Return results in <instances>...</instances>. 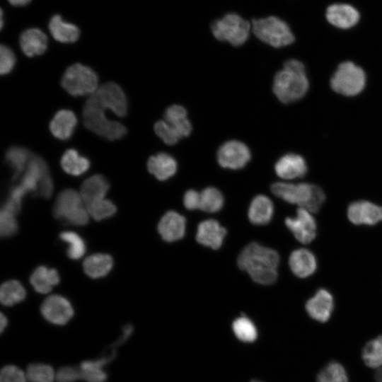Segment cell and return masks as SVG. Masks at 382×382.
<instances>
[{
    "instance_id": "19",
    "label": "cell",
    "mask_w": 382,
    "mask_h": 382,
    "mask_svg": "<svg viewBox=\"0 0 382 382\" xmlns=\"http://www.w3.org/2000/svg\"><path fill=\"white\" fill-rule=\"evenodd\" d=\"M185 225L186 221L184 216L176 212L169 211L161 219L158 231L164 241L173 242L184 236Z\"/></svg>"
},
{
    "instance_id": "48",
    "label": "cell",
    "mask_w": 382,
    "mask_h": 382,
    "mask_svg": "<svg viewBox=\"0 0 382 382\" xmlns=\"http://www.w3.org/2000/svg\"><path fill=\"white\" fill-rule=\"evenodd\" d=\"M7 325V318L6 316L1 313V318H0V330L1 332H4V329L6 328Z\"/></svg>"
},
{
    "instance_id": "25",
    "label": "cell",
    "mask_w": 382,
    "mask_h": 382,
    "mask_svg": "<svg viewBox=\"0 0 382 382\" xmlns=\"http://www.w3.org/2000/svg\"><path fill=\"white\" fill-rule=\"evenodd\" d=\"M147 168L158 180H165L175 173L177 162L172 156L166 153H158L149 158Z\"/></svg>"
},
{
    "instance_id": "6",
    "label": "cell",
    "mask_w": 382,
    "mask_h": 382,
    "mask_svg": "<svg viewBox=\"0 0 382 382\" xmlns=\"http://www.w3.org/2000/svg\"><path fill=\"white\" fill-rule=\"evenodd\" d=\"M251 28L260 40L276 48L288 46L294 41L289 26L276 16L253 19Z\"/></svg>"
},
{
    "instance_id": "13",
    "label": "cell",
    "mask_w": 382,
    "mask_h": 382,
    "mask_svg": "<svg viewBox=\"0 0 382 382\" xmlns=\"http://www.w3.org/2000/svg\"><path fill=\"white\" fill-rule=\"evenodd\" d=\"M43 317L50 323L63 325L73 316L74 311L69 301L63 296L52 295L47 298L40 308Z\"/></svg>"
},
{
    "instance_id": "26",
    "label": "cell",
    "mask_w": 382,
    "mask_h": 382,
    "mask_svg": "<svg viewBox=\"0 0 382 382\" xmlns=\"http://www.w3.org/2000/svg\"><path fill=\"white\" fill-rule=\"evenodd\" d=\"M274 207L270 199L263 195H259L252 200L249 210L248 219L255 225H265L272 218Z\"/></svg>"
},
{
    "instance_id": "49",
    "label": "cell",
    "mask_w": 382,
    "mask_h": 382,
    "mask_svg": "<svg viewBox=\"0 0 382 382\" xmlns=\"http://www.w3.org/2000/svg\"><path fill=\"white\" fill-rule=\"evenodd\" d=\"M8 1L14 6H25L28 4L30 0H8Z\"/></svg>"
},
{
    "instance_id": "15",
    "label": "cell",
    "mask_w": 382,
    "mask_h": 382,
    "mask_svg": "<svg viewBox=\"0 0 382 382\" xmlns=\"http://www.w3.org/2000/svg\"><path fill=\"white\" fill-rule=\"evenodd\" d=\"M327 21L333 26L340 29H349L359 21V13L347 4H334L329 6L325 12Z\"/></svg>"
},
{
    "instance_id": "16",
    "label": "cell",
    "mask_w": 382,
    "mask_h": 382,
    "mask_svg": "<svg viewBox=\"0 0 382 382\" xmlns=\"http://www.w3.org/2000/svg\"><path fill=\"white\" fill-rule=\"evenodd\" d=\"M308 167L304 158L297 154L289 153L282 156L274 165L276 174L281 178L292 180L303 177Z\"/></svg>"
},
{
    "instance_id": "17",
    "label": "cell",
    "mask_w": 382,
    "mask_h": 382,
    "mask_svg": "<svg viewBox=\"0 0 382 382\" xmlns=\"http://www.w3.org/2000/svg\"><path fill=\"white\" fill-rule=\"evenodd\" d=\"M334 301L332 294L325 289H319L306 303L308 315L321 323L329 320L333 311Z\"/></svg>"
},
{
    "instance_id": "9",
    "label": "cell",
    "mask_w": 382,
    "mask_h": 382,
    "mask_svg": "<svg viewBox=\"0 0 382 382\" xmlns=\"http://www.w3.org/2000/svg\"><path fill=\"white\" fill-rule=\"evenodd\" d=\"M251 25L236 13H228L213 22L212 32L218 40L227 41L233 46L244 44L249 37Z\"/></svg>"
},
{
    "instance_id": "47",
    "label": "cell",
    "mask_w": 382,
    "mask_h": 382,
    "mask_svg": "<svg viewBox=\"0 0 382 382\" xmlns=\"http://www.w3.org/2000/svg\"><path fill=\"white\" fill-rule=\"evenodd\" d=\"M199 195L200 193L194 190H187L183 197V203L186 209L192 210L199 207Z\"/></svg>"
},
{
    "instance_id": "2",
    "label": "cell",
    "mask_w": 382,
    "mask_h": 382,
    "mask_svg": "<svg viewBox=\"0 0 382 382\" xmlns=\"http://www.w3.org/2000/svg\"><path fill=\"white\" fill-rule=\"evenodd\" d=\"M309 89V81L304 64L299 60H286L283 69L276 73L272 90L282 103L296 102L305 96Z\"/></svg>"
},
{
    "instance_id": "46",
    "label": "cell",
    "mask_w": 382,
    "mask_h": 382,
    "mask_svg": "<svg viewBox=\"0 0 382 382\" xmlns=\"http://www.w3.org/2000/svg\"><path fill=\"white\" fill-rule=\"evenodd\" d=\"M79 380H81L79 368L64 366L56 373L57 382H75Z\"/></svg>"
},
{
    "instance_id": "32",
    "label": "cell",
    "mask_w": 382,
    "mask_h": 382,
    "mask_svg": "<svg viewBox=\"0 0 382 382\" xmlns=\"http://www.w3.org/2000/svg\"><path fill=\"white\" fill-rule=\"evenodd\" d=\"M62 169L68 174L80 175L85 173L90 166L88 158L81 156L75 149H68L61 159Z\"/></svg>"
},
{
    "instance_id": "8",
    "label": "cell",
    "mask_w": 382,
    "mask_h": 382,
    "mask_svg": "<svg viewBox=\"0 0 382 382\" xmlns=\"http://www.w3.org/2000/svg\"><path fill=\"white\" fill-rule=\"evenodd\" d=\"M79 193L72 189L62 191L57 197L53 213L56 218L76 226H84L88 221L87 208L83 207Z\"/></svg>"
},
{
    "instance_id": "34",
    "label": "cell",
    "mask_w": 382,
    "mask_h": 382,
    "mask_svg": "<svg viewBox=\"0 0 382 382\" xmlns=\"http://www.w3.org/2000/svg\"><path fill=\"white\" fill-rule=\"evenodd\" d=\"M25 297V291L17 280H10L1 285L0 300L3 305L11 306L22 301Z\"/></svg>"
},
{
    "instance_id": "27",
    "label": "cell",
    "mask_w": 382,
    "mask_h": 382,
    "mask_svg": "<svg viewBox=\"0 0 382 382\" xmlns=\"http://www.w3.org/2000/svg\"><path fill=\"white\" fill-rule=\"evenodd\" d=\"M187 115L186 109L180 105H173L164 112V120L175 129L181 138L188 137L192 132V124Z\"/></svg>"
},
{
    "instance_id": "22",
    "label": "cell",
    "mask_w": 382,
    "mask_h": 382,
    "mask_svg": "<svg viewBox=\"0 0 382 382\" xmlns=\"http://www.w3.org/2000/svg\"><path fill=\"white\" fill-rule=\"evenodd\" d=\"M109 186L108 180L101 175H94L86 179L83 183L80 192L86 206L104 199Z\"/></svg>"
},
{
    "instance_id": "20",
    "label": "cell",
    "mask_w": 382,
    "mask_h": 382,
    "mask_svg": "<svg viewBox=\"0 0 382 382\" xmlns=\"http://www.w3.org/2000/svg\"><path fill=\"white\" fill-rule=\"evenodd\" d=\"M226 234V230L218 221L208 219L201 222L196 234L197 241L212 249L219 248Z\"/></svg>"
},
{
    "instance_id": "5",
    "label": "cell",
    "mask_w": 382,
    "mask_h": 382,
    "mask_svg": "<svg viewBox=\"0 0 382 382\" xmlns=\"http://www.w3.org/2000/svg\"><path fill=\"white\" fill-rule=\"evenodd\" d=\"M366 76L364 69L352 62L340 63L332 74L330 84L337 93L347 97L356 96L364 89Z\"/></svg>"
},
{
    "instance_id": "14",
    "label": "cell",
    "mask_w": 382,
    "mask_h": 382,
    "mask_svg": "<svg viewBox=\"0 0 382 382\" xmlns=\"http://www.w3.org/2000/svg\"><path fill=\"white\" fill-rule=\"evenodd\" d=\"M347 217L356 225H374L382 221V207L369 201H356L349 205Z\"/></svg>"
},
{
    "instance_id": "4",
    "label": "cell",
    "mask_w": 382,
    "mask_h": 382,
    "mask_svg": "<svg viewBox=\"0 0 382 382\" xmlns=\"http://www.w3.org/2000/svg\"><path fill=\"white\" fill-rule=\"evenodd\" d=\"M271 191L283 200L296 204L311 213L318 212L325 199L321 187L307 183L294 184L278 182L272 185Z\"/></svg>"
},
{
    "instance_id": "24",
    "label": "cell",
    "mask_w": 382,
    "mask_h": 382,
    "mask_svg": "<svg viewBox=\"0 0 382 382\" xmlns=\"http://www.w3.org/2000/svg\"><path fill=\"white\" fill-rule=\"evenodd\" d=\"M77 120L74 113L69 110L58 111L50 124L51 133L57 139H69L75 129Z\"/></svg>"
},
{
    "instance_id": "10",
    "label": "cell",
    "mask_w": 382,
    "mask_h": 382,
    "mask_svg": "<svg viewBox=\"0 0 382 382\" xmlns=\"http://www.w3.org/2000/svg\"><path fill=\"white\" fill-rule=\"evenodd\" d=\"M98 82L96 72L81 64L70 66L62 79V87L73 96L93 94L98 88Z\"/></svg>"
},
{
    "instance_id": "37",
    "label": "cell",
    "mask_w": 382,
    "mask_h": 382,
    "mask_svg": "<svg viewBox=\"0 0 382 382\" xmlns=\"http://www.w3.org/2000/svg\"><path fill=\"white\" fill-rule=\"evenodd\" d=\"M25 375L29 382H54L56 380V374L53 368L45 364L28 365Z\"/></svg>"
},
{
    "instance_id": "33",
    "label": "cell",
    "mask_w": 382,
    "mask_h": 382,
    "mask_svg": "<svg viewBox=\"0 0 382 382\" xmlns=\"http://www.w3.org/2000/svg\"><path fill=\"white\" fill-rule=\"evenodd\" d=\"M30 151L24 147L12 146L6 153V161L13 170V179L25 171L31 157Z\"/></svg>"
},
{
    "instance_id": "1",
    "label": "cell",
    "mask_w": 382,
    "mask_h": 382,
    "mask_svg": "<svg viewBox=\"0 0 382 382\" xmlns=\"http://www.w3.org/2000/svg\"><path fill=\"white\" fill-rule=\"evenodd\" d=\"M279 256L277 251L257 243L247 245L239 254L238 266L256 283L268 285L277 279Z\"/></svg>"
},
{
    "instance_id": "38",
    "label": "cell",
    "mask_w": 382,
    "mask_h": 382,
    "mask_svg": "<svg viewBox=\"0 0 382 382\" xmlns=\"http://www.w3.org/2000/svg\"><path fill=\"white\" fill-rule=\"evenodd\" d=\"M318 382H348L344 367L332 361L326 365L318 374Z\"/></svg>"
},
{
    "instance_id": "39",
    "label": "cell",
    "mask_w": 382,
    "mask_h": 382,
    "mask_svg": "<svg viewBox=\"0 0 382 382\" xmlns=\"http://www.w3.org/2000/svg\"><path fill=\"white\" fill-rule=\"evenodd\" d=\"M236 336L244 342H253L257 337V330L250 320L245 317L237 318L233 323Z\"/></svg>"
},
{
    "instance_id": "44",
    "label": "cell",
    "mask_w": 382,
    "mask_h": 382,
    "mask_svg": "<svg viewBox=\"0 0 382 382\" xmlns=\"http://www.w3.org/2000/svg\"><path fill=\"white\" fill-rule=\"evenodd\" d=\"M25 372L14 365H7L2 368L0 382H26Z\"/></svg>"
},
{
    "instance_id": "28",
    "label": "cell",
    "mask_w": 382,
    "mask_h": 382,
    "mask_svg": "<svg viewBox=\"0 0 382 382\" xmlns=\"http://www.w3.org/2000/svg\"><path fill=\"white\" fill-rule=\"evenodd\" d=\"M49 29L56 40L64 43L76 41L80 33L75 25L64 22L59 15H55L52 18Z\"/></svg>"
},
{
    "instance_id": "36",
    "label": "cell",
    "mask_w": 382,
    "mask_h": 382,
    "mask_svg": "<svg viewBox=\"0 0 382 382\" xmlns=\"http://www.w3.org/2000/svg\"><path fill=\"white\" fill-rule=\"evenodd\" d=\"M362 358L369 367L382 366V335L366 343L363 349Z\"/></svg>"
},
{
    "instance_id": "29",
    "label": "cell",
    "mask_w": 382,
    "mask_h": 382,
    "mask_svg": "<svg viewBox=\"0 0 382 382\" xmlns=\"http://www.w3.org/2000/svg\"><path fill=\"white\" fill-rule=\"evenodd\" d=\"M59 282V277L56 270L46 267H38L30 277V283L35 290L40 294L51 291L53 286Z\"/></svg>"
},
{
    "instance_id": "50",
    "label": "cell",
    "mask_w": 382,
    "mask_h": 382,
    "mask_svg": "<svg viewBox=\"0 0 382 382\" xmlns=\"http://www.w3.org/2000/svg\"><path fill=\"white\" fill-rule=\"evenodd\" d=\"M375 378L376 382H382V366L376 372Z\"/></svg>"
},
{
    "instance_id": "43",
    "label": "cell",
    "mask_w": 382,
    "mask_h": 382,
    "mask_svg": "<svg viewBox=\"0 0 382 382\" xmlns=\"http://www.w3.org/2000/svg\"><path fill=\"white\" fill-rule=\"evenodd\" d=\"M13 212L2 207L0 212V233L1 236L8 237L17 231V222Z\"/></svg>"
},
{
    "instance_id": "23",
    "label": "cell",
    "mask_w": 382,
    "mask_h": 382,
    "mask_svg": "<svg viewBox=\"0 0 382 382\" xmlns=\"http://www.w3.org/2000/svg\"><path fill=\"white\" fill-rule=\"evenodd\" d=\"M20 45L25 55L28 57L40 55L47 49V37L40 29H28L21 34Z\"/></svg>"
},
{
    "instance_id": "7",
    "label": "cell",
    "mask_w": 382,
    "mask_h": 382,
    "mask_svg": "<svg viewBox=\"0 0 382 382\" xmlns=\"http://www.w3.org/2000/svg\"><path fill=\"white\" fill-rule=\"evenodd\" d=\"M20 187L27 193L35 192L44 198H49L53 191V183L46 162L40 156L32 154L24 171Z\"/></svg>"
},
{
    "instance_id": "35",
    "label": "cell",
    "mask_w": 382,
    "mask_h": 382,
    "mask_svg": "<svg viewBox=\"0 0 382 382\" xmlns=\"http://www.w3.org/2000/svg\"><path fill=\"white\" fill-rule=\"evenodd\" d=\"M223 204V195L216 188L209 187L200 192L199 209L210 213L216 212Z\"/></svg>"
},
{
    "instance_id": "40",
    "label": "cell",
    "mask_w": 382,
    "mask_h": 382,
    "mask_svg": "<svg viewBox=\"0 0 382 382\" xmlns=\"http://www.w3.org/2000/svg\"><path fill=\"white\" fill-rule=\"evenodd\" d=\"M60 238L69 244L67 254L71 259L80 258L85 253L86 246L82 238L71 231L62 232L59 235Z\"/></svg>"
},
{
    "instance_id": "45",
    "label": "cell",
    "mask_w": 382,
    "mask_h": 382,
    "mask_svg": "<svg viewBox=\"0 0 382 382\" xmlns=\"http://www.w3.org/2000/svg\"><path fill=\"white\" fill-rule=\"evenodd\" d=\"M16 64V57L13 51L5 45L0 48V72L1 75L8 74Z\"/></svg>"
},
{
    "instance_id": "51",
    "label": "cell",
    "mask_w": 382,
    "mask_h": 382,
    "mask_svg": "<svg viewBox=\"0 0 382 382\" xmlns=\"http://www.w3.org/2000/svg\"><path fill=\"white\" fill-rule=\"evenodd\" d=\"M252 382H260V381H252Z\"/></svg>"
},
{
    "instance_id": "42",
    "label": "cell",
    "mask_w": 382,
    "mask_h": 382,
    "mask_svg": "<svg viewBox=\"0 0 382 382\" xmlns=\"http://www.w3.org/2000/svg\"><path fill=\"white\" fill-rule=\"evenodd\" d=\"M154 131L158 137L168 145L175 144L181 139L175 129L166 120H159L156 122Z\"/></svg>"
},
{
    "instance_id": "12",
    "label": "cell",
    "mask_w": 382,
    "mask_h": 382,
    "mask_svg": "<svg viewBox=\"0 0 382 382\" xmlns=\"http://www.w3.org/2000/svg\"><path fill=\"white\" fill-rule=\"evenodd\" d=\"M286 227L300 243H311L316 236V222L311 212L303 207L298 208L296 217L285 219Z\"/></svg>"
},
{
    "instance_id": "21",
    "label": "cell",
    "mask_w": 382,
    "mask_h": 382,
    "mask_svg": "<svg viewBox=\"0 0 382 382\" xmlns=\"http://www.w3.org/2000/svg\"><path fill=\"white\" fill-rule=\"evenodd\" d=\"M289 265L292 272L301 278L312 275L317 268L315 255L311 251L305 248L294 250L289 256Z\"/></svg>"
},
{
    "instance_id": "31",
    "label": "cell",
    "mask_w": 382,
    "mask_h": 382,
    "mask_svg": "<svg viewBox=\"0 0 382 382\" xmlns=\"http://www.w3.org/2000/svg\"><path fill=\"white\" fill-rule=\"evenodd\" d=\"M112 353L110 357L93 361H84L79 367L81 380L86 382H105L107 374L103 367L113 358Z\"/></svg>"
},
{
    "instance_id": "30",
    "label": "cell",
    "mask_w": 382,
    "mask_h": 382,
    "mask_svg": "<svg viewBox=\"0 0 382 382\" xmlns=\"http://www.w3.org/2000/svg\"><path fill=\"white\" fill-rule=\"evenodd\" d=\"M113 261L107 254L97 253L88 257L83 262V270L92 278H99L108 274L112 267Z\"/></svg>"
},
{
    "instance_id": "18",
    "label": "cell",
    "mask_w": 382,
    "mask_h": 382,
    "mask_svg": "<svg viewBox=\"0 0 382 382\" xmlns=\"http://www.w3.org/2000/svg\"><path fill=\"white\" fill-rule=\"evenodd\" d=\"M116 115L124 117L127 111V100L122 89L115 83L103 84L95 92Z\"/></svg>"
},
{
    "instance_id": "11",
    "label": "cell",
    "mask_w": 382,
    "mask_h": 382,
    "mask_svg": "<svg viewBox=\"0 0 382 382\" xmlns=\"http://www.w3.org/2000/svg\"><path fill=\"white\" fill-rule=\"evenodd\" d=\"M248 147L241 141L231 140L224 143L218 149L217 161L224 168H243L250 159Z\"/></svg>"
},
{
    "instance_id": "3",
    "label": "cell",
    "mask_w": 382,
    "mask_h": 382,
    "mask_svg": "<svg viewBox=\"0 0 382 382\" xmlns=\"http://www.w3.org/2000/svg\"><path fill=\"white\" fill-rule=\"evenodd\" d=\"M106 110H110V107L94 93L83 106V124L91 132L108 140L120 139L126 134V127L108 119L105 114Z\"/></svg>"
},
{
    "instance_id": "41",
    "label": "cell",
    "mask_w": 382,
    "mask_h": 382,
    "mask_svg": "<svg viewBox=\"0 0 382 382\" xmlns=\"http://www.w3.org/2000/svg\"><path fill=\"white\" fill-rule=\"evenodd\" d=\"M86 208L89 214L97 221L113 216L117 210L112 202L105 199L94 202Z\"/></svg>"
}]
</instances>
